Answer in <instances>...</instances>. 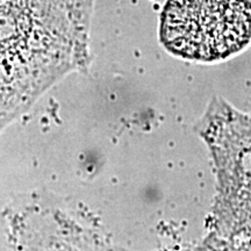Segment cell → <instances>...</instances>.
<instances>
[{"instance_id":"obj_1","label":"cell","mask_w":251,"mask_h":251,"mask_svg":"<svg viewBox=\"0 0 251 251\" xmlns=\"http://www.w3.org/2000/svg\"><path fill=\"white\" fill-rule=\"evenodd\" d=\"M161 33L166 48L180 57L226 58L251 40V0H170Z\"/></svg>"}]
</instances>
